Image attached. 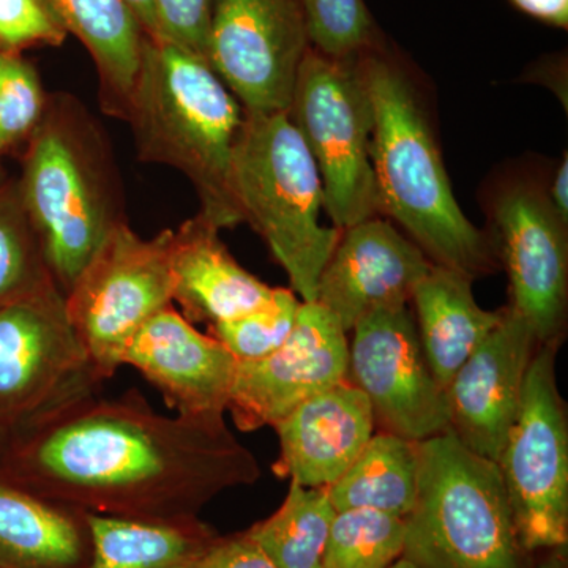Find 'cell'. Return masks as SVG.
Segmentation results:
<instances>
[{
	"label": "cell",
	"mask_w": 568,
	"mask_h": 568,
	"mask_svg": "<svg viewBox=\"0 0 568 568\" xmlns=\"http://www.w3.org/2000/svg\"><path fill=\"white\" fill-rule=\"evenodd\" d=\"M67 33L40 0H0V47L13 52L33 43L61 44Z\"/></svg>",
	"instance_id": "1f68e13d"
},
{
	"label": "cell",
	"mask_w": 568,
	"mask_h": 568,
	"mask_svg": "<svg viewBox=\"0 0 568 568\" xmlns=\"http://www.w3.org/2000/svg\"><path fill=\"white\" fill-rule=\"evenodd\" d=\"M287 114L315 160L334 226L346 230L375 219L381 212L372 162L375 110L361 52L331 58L310 47Z\"/></svg>",
	"instance_id": "52a82bcc"
},
{
	"label": "cell",
	"mask_w": 568,
	"mask_h": 568,
	"mask_svg": "<svg viewBox=\"0 0 568 568\" xmlns=\"http://www.w3.org/2000/svg\"><path fill=\"white\" fill-rule=\"evenodd\" d=\"M429 267L420 246L375 216L343 230L321 272L316 302L349 334L377 310L409 305Z\"/></svg>",
	"instance_id": "2e32d148"
},
{
	"label": "cell",
	"mask_w": 568,
	"mask_h": 568,
	"mask_svg": "<svg viewBox=\"0 0 568 568\" xmlns=\"http://www.w3.org/2000/svg\"><path fill=\"white\" fill-rule=\"evenodd\" d=\"M495 223L500 257L510 282V308L536 335L538 345L562 342L568 304L567 224L548 196L515 186L497 197Z\"/></svg>",
	"instance_id": "5bb4252c"
},
{
	"label": "cell",
	"mask_w": 568,
	"mask_h": 568,
	"mask_svg": "<svg viewBox=\"0 0 568 568\" xmlns=\"http://www.w3.org/2000/svg\"><path fill=\"white\" fill-rule=\"evenodd\" d=\"M183 568H275L260 545L244 532L216 534Z\"/></svg>",
	"instance_id": "d6a6232c"
},
{
	"label": "cell",
	"mask_w": 568,
	"mask_h": 568,
	"mask_svg": "<svg viewBox=\"0 0 568 568\" xmlns=\"http://www.w3.org/2000/svg\"><path fill=\"white\" fill-rule=\"evenodd\" d=\"M310 47L331 58L365 51L373 39V21L364 0H298Z\"/></svg>",
	"instance_id": "f1b7e54d"
},
{
	"label": "cell",
	"mask_w": 568,
	"mask_h": 568,
	"mask_svg": "<svg viewBox=\"0 0 568 568\" xmlns=\"http://www.w3.org/2000/svg\"><path fill=\"white\" fill-rule=\"evenodd\" d=\"M10 435L7 433H0V457H2L3 452H6L7 444H9Z\"/></svg>",
	"instance_id": "f35d334b"
},
{
	"label": "cell",
	"mask_w": 568,
	"mask_h": 568,
	"mask_svg": "<svg viewBox=\"0 0 568 568\" xmlns=\"http://www.w3.org/2000/svg\"><path fill=\"white\" fill-rule=\"evenodd\" d=\"M92 555L85 568H183L216 536L200 518L145 521L88 511Z\"/></svg>",
	"instance_id": "603a6c76"
},
{
	"label": "cell",
	"mask_w": 568,
	"mask_h": 568,
	"mask_svg": "<svg viewBox=\"0 0 568 568\" xmlns=\"http://www.w3.org/2000/svg\"><path fill=\"white\" fill-rule=\"evenodd\" d=\"M353 334L346 381L364 392L376 425L414 443L447 432L446 388L429 369L409 305L373 312Z\"/></svg>",
	"instance_id": "7c38bea8"
},
{
	"label": "cell",
	"mask_w": 568,
	"mask_h": 568,
	"mask_svg": "<svg viewBox=\"0 0 568 568\" xmlns=\"http://www.w3.org/2000/svg\"><path fill=\"white\" fill-rule=\"evenodd\" d=\"M52 282L32 224L20 207L0 200V305L37 293Z\"/></svg>",
	"instance_id": "83f0119b"
},
{
	"label": "cell",
	"mask_w": 568,
	"mask_h": 568,
	"mask_svg": "<svg viewBox=\"0 0 568 568\" xmlns=\"http://www.w3.org/2000/svg\"><path fill=\"white\" fill-rule=\"evenodd\" d=\"M125 114L141 159L186 175L205 222L216 230L242 223L231 168L245 110L204 55L144 36Z\"/></svg>",
	"instance_id": "7a4b0ae2"
},
{
	"label": "cell",
	"mask_w": 568,
	"mask_h": 568,
	"mask_svg": "<svg viewBox=\"0 0 568 568\" xmlns=\"http://www.w3.org/2000/svg\"><path fill=\"white\" fill-rule=\"evenodd\" d=\"M538 568H568L567 547L549 549V555Z\"/></svg>",
	"instance_id": "8d00e7d4"
},
{
	"label": "cell",
	"mask_w": 568,
	"mask_h": 568,
	"mask_svg": "<svg viewBox=\"0 0 568 568\" xmlns=\"http://www.w3.org/2000/svg\"><path fill=\"white\" fill-rule=\"evenodd\" d=\"M308 50L298 0H215L205 58L245 111H290Z\"/></svg>",
	"instance_id": "8fae6325"
},
{
	"label": "cell",
	"mask_w": 568,
	"mask_h": 568,
	"mask_svg": "<svg viewBox=\"0 0 568 568\" xmlns=\"http://www.w3.org/2000/svg\"><path fill=\"white\" fill-rule=\"evenodd\" d=\"M511 2L538 20L567 28L568 0H511Z\"/></svg>",
	"instance_id": "836d02e7"
},
{
	"label": "cell",
	"mask_w": 568,
	"mask_h": 568,
	"mask_svg": "<svg viewBox=\"0 0 568 568\" xmlns=\"http://www.w3.org/2000/svg\"><path fill=\"white\" fill-rule=\"evenodd\" d=\"M173 237L166 230L142 239L119 223L65 294L70 323L103 383L142 325L173 305Z\"/></svg>",
	"instance_id": "ba28073f"
},
{
	"label": "cell",
	"mask_w": 568,
	"mask_h": 568,
	"mask_svg": "<svg viewBox=\"0 0 568 568\" xmlns=\"http://www.w3.org/2000/svg\"><path fill=\"white\" fill-rule=\"evenodd\" d=\"M51 20L92 55L110 106L125 112L141 65L142 33L122 0H40Z\"/></svg>",
	"instance_id": "7402d4cb"
},
{
	"label": "cell",
	"mask_w": 568,
	"mask_h": 568,
	"mask_svg": "<svg viewBox=\"0 0 568 568\" xmlns=\"http://www.w3.org/2000/svg\"><path fill=\"white\" fill-rule=\"evenodd\" d=\"M549 203L555 209L556 215L568 224V159L567 153L562 163L556 171L555 181H552L551 196H548Z\"/></svg>",
	"instance_id": "e575fe53"
},
{
	"label": "cell",
	"mask_w": 568,
	"mask_h": 568,
	"mask_svg": "<svg viewBox=\"0 0 568 568\" xmlns=\"http://www.w3.org/2000/svg\"><path fill=\"white\" fill-rule=\"evenodd\" d=\"M473 282L465 272L432 264L410 298L426 362L446 390L459 366L504 316V308L487 312L477 304Z\"/></svg>",
	"instance_id": "44dd1931"
},
{
	"label": "cell",
	"mask_w": 568,
	"mask_h": 568,
	"mask_svg": "<svg viewBox=\"0 0 568 568\" xmlns=\"http://www.w3.org/2000/svg\"><path fill=\"white\" fill-rule=\"evenodd\" d=\"M403 558L420 568H528L499 465L450 429L418 443Z\"/></svg>",
	"instance_id": "5b68a950"
},
{
	"label": "cell",
	"mask_w": 568,
	"mask_h": 568,
	"mask_svg": "<svg viewBox=\"0 0 568 568\" xmlns=\"http://www.w3.org/2000/svg\"><path fill=\"white\" fill-rule=\"evenodd\" d=\"M560 343L538 345L497 459L518 540L528 555L568 545V418L556 381Z\"/></svg>",
	"instance_id": "9c48e42d"
},
{
	"label": "cell",
	"mask_w": 568,
	"mask_h": 568,
	"mask_svg": "<svg viewBox=\"0 0 568 568\" xmlns=\"http://www.w3.org/2000/svg\"><path fill=\"white\" fill-rule=\"evenodd\" d=\"M406 519L368 508L336 511L323 568H388L403 558Z\"/></svg>",
	"instance_id": "484cf974"
},
{
	"label": "cell",
	"mask_w": 568,
	"mask_h": 568,
	"mask_svg": "<svg viewBox=\"0 0 568 568\" xmlns=\"http://www.w3.org/2000/svg\"><path fill=\"white\" fill-rule=\"evenodd\" d=\"M388 568H420L416 566V564L410 562V560H407L406 558H399L396 560V562L392 564Z\"/></svg>",
	"instance_id": "74e56055"
},
{
	"label": "cell",
	"mask_w": 568,
	"mask_h": 568,
	"mask_svg": "<svg viewBox=\"0 0 568 568\" xmlns=\"http://www.w3.org/2000/svg\"><path fill=\"white\" fill-rule=\"evenodd\" d=\"M231 179L242 222L264 239L297 297L316 302L321 272L343 230L320 222L323 182L287 112L245 111Z\"/></svg>",
	"instance_id": "277c9868"
},
{
	"label": "cell",
	"mask_w": 568,
	"mask_h": 568,
	"mask_svg": "<svg viewBox=\"0 0 568 568\" xmlns=\"http://www.w3.org/2000/svg\"><path fill=\"white\" fill-rule=\"evenodd\" d=\"M417 488L418 443L381 432L325 489L336 511L368 508L406 519L416 506Z\"/></svg>",
	"instance_id": "cb8c5ba5"
},
{
	"label": "cell",
	"mask_w": 568,
	"mask_h": 568,
	"mask_svg": "<svg viewBox=\"0 0 568 568\" xmlns=\"http://www.w3.org/2000/svg\"><path fill=\"white\" fill-rule=\"evenodd\" d=\"M55 284L0 305V433L102 390Z\"/></svg>",
	"instance_id": "30bf717a"
},
{
	"label": "cell",
	"mask_w": 568,
	"mask_h": 568,
	"mask_svg": "<svg viewBox=\"0 0 568 568\" xmlns=\"http://www.w3.org/2000/svg\"><path fill=\"white\" fill-rule=\"evenodd\" d=\"M237 362L168 305L133 336L122 366L138 369L179 416H203L226 413Z\"/></svg>",
	"instance_id": "e0dca14e"
},
{
	"label": "cell",
	"mask_w": 568,
	"mask_h": 568,
	"mask_svg": "<svg viewBox=\"0 0 568 568\" xmlns=\"http://www.w3.org/2000/svg\"><path fill=\"white\" fill-rule=\"evenodd\" d=\"M91 555L88 511L0 476V568H85Z\"/></svg>",
	"instance_id": "ffe728a7"
},
{
	"label": "cell",
	"mask_w": 568,
	"mask_h": 568,
	"mask_svg": "<svg viewBox=\"0 0 568 568\" xmlns=\"http://www.w3.org/2000/svg\"><path fill=\"white\" fill-rule=\"evenodd\" d=\"M302 301L293 290L275 287L271 301L248 315L209 327V335L239 362L260 361L275 353L293 332Z\"/></svg>",
	"instance_id": "4316f807"
},
{
	"label": "cell",
	"mask_w": 568,
	"mask_h": 568,
	"mask_svg": "<svg viewBox=\"0 0 568 568\" xmlns=\"http://www.w3.org/2000/svg\"><path fill=\"white\" fill-rule=\"evenodd\" d=\"M365 51L361 61L375 110L372 162L381 211L405 227L433 264L473 278L488 274L495 268L491 245L455 200L413 85L395 63Z\"/></svg>",
	"instance_id": "3957f363"
},
{
	"label": "cell",
	"mask_w": 568,
	"mask_h": 568,
	"mask_svg": "<svg viewBox=\"0 0 568 568\" xmlns=\"http://www.w3.org/2000/svg\"><path fill=\"white\" fill-rule=\"evenodd\" d=\"M213 6L215 0H156V33L152 39L170 41L205 58Z\"/></svg>",
	"instance_id": "4dcf8cb0"
},
{
	"label": "cell",
	"mask_w": 568,
	"mask_h": 568,
	"mask_svg": "<svg viewBox=\"0 0 568 568\" xmlns=\"http://www.w3.org/2000/svg\"><path fill=\"white\" fill-rule=\"evenodd\" d=\"M92 138L80 114L51 108L32 133L22 175V209L63 295L122 223L102 152Z\"/></svg>",
	"instance_id": "8992f818"
},
{
	"label": "cell",
	"mask_w": 568,
	"mask_h": 568,
	"mask_svg": "<svg viewBox=\"0 0 568 568\" xmlns=\"http://www.w3.org/2000/svg\"><path fill=\"white\" fill-rule=\"evenodd\" d=\"M538 342L510 306L448 384V429L474 454L497 463L517 418Z\"/></svg>",
	"instance_id": "9a60e30c"
},
{
	"label": "cell",
	"mask_w": 568,
	"mask_h": 568,
	"mask_svg": "<svg viewBox=\"0 0 568 568\" xmlns=\"http://www.w3.org/2000/svg\"><path fill=\"white\" fill-rule=\"evenodd\" d=\"M44 108L36 69L14 52L0 51V153L36 132Z\"/></svg>",
	"instance_id": "f546056e"
},
{
	"label": "cell",
	"mask_w": 568,
	"mask_h": 568,
	"mask_svg": "<svg viewBox=\"0 0 568 568\" xmlns=\"http://www.w3.org/2000/svg\"><path fill=\"white\" fill-rule=\"evenodd\" d=\"M335 515L327 489L306 488L291 480L282 507L246 534L275 568H323Z\"/></svg>",
	"instance_id": "d4e9b609"
},
{
	"label": "cell",
	"mask_w": 568,
	"mask_h": 568,
	"mask_svg": "<svg viewBox=\"0 0 568 568\" xmlns=\"http://www.w3.org/2000/svg\"><path fill=\"white\" fill-rule=\"evenodd\" d=\"M122 2L140 24L142 33L148 37H155L156 0H122Z\"/></svg>",
	"instance_id": "d590c367"
},
{
	"label": "cell",
	"mask_w": 568,
	"mask_h": 568,
	"mask_svg": "<svg viewBox=\"0 0 568 568\" xmlns=\"http://www.w3.org/2000/svg\"><path fill=\"white\" fill-rule=\"evenodd\" d=\"M220 230L197 215L174 231L171 268L173 302L190 323L248 315L271 301L275 287L245 271L220 241Z\"/></svg>",
	"instance_id": "d6986e66"
},
{
	"label": "cell",
	"mask_w": 568,
	"mask_h": 568,
	"mask_svg": "<svg viewBox=\"0 0 568 568\" xmlns=\"http://www.w3.org/2000/svg\"><path fill=\"white\" fill-rule=\"evenodd\" d=\"M275 473L306 488H328L349 469L376 433L368 398L349 381L321 392L274 425Z\"/></svg>",
	"instance_id": "ac0fdd59"
},
{
	"label": "cell",
	"mask_w": 568,
	"mask_h": 568,
	"mask_svg": "<svg viewBox=\"0 0 568 568\" xmlns=\"http://www.w3.org/2000/svg\"><path fill=\"white\" fill-rule=\"evenodd\" d=\"M349 343L342 324L317 302L298 308L291 335L260 361L237 362L227 409L241 432L274 426L291 410L346 381Z\"/></svg>",
	"instance_id": "4fadbf2b"
},
{
	"label": "cell",
	"mask_w": 568,
	"mask_h": 568,
	"mask_svg": "<svg viewBox=\"0 0 568 568\" xmlns=\"http://www.w3.org/2000/svg\"><path fill=\"white\" fill-rule=\"evenodd\" d=\"M0 476L91 514L183 521L261 466L224 414L168 417L136 390L95 392L10 435Z\"/></svg>",
	"instance_id": "6da1fadb"
}]
</instances>
